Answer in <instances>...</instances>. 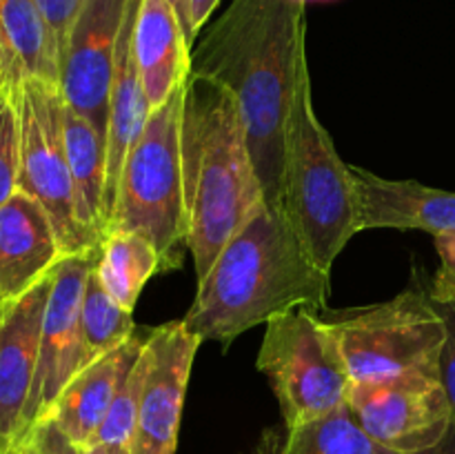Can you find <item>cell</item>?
Instances as JSON below:
<instances>
[{"mask_svg": "<svg viewBox=\"0 0 455 454\" xmlns=\"http://www.w3.org/2000/svg\"><path fill=\"white\" fill-rule=\"evenodd\" d=\"M305 0H231L191 49V71L234 93L265 203L278 205L284 132L307 62Z\"/></svg>", "mask_w": 455, "mask_h": 454, "instance_id": "1", "label": "cell"}, {"mask_svg": "<svg viewBox=\"0 0 455 454\" xmlns=\"http://www.w3.org/2000/svg\"><path fill=\"white\" fill-rule=\"evenodd\" d=\"M329 274L320 270L278 209L262 203L231 236L182 319L203 341L222 345L291 310H324Z\"/></svg>", "mask_w": 455, "mask_h": 454, "instance_id": "2", "label": "cell"}, {"mask_svg": "<svg viewBox=\"0 0 455 454\" xmlns=\"http://www.w3.org/2000/svg\"><path fill=\"white\" fill-rule=\"evenodd\" d=\"M187 249L203 280L231 236L265 203L238 101L213 80L189 74L180 125Z\"/></svg>", "mask_w": 455, "mask_h": 454, "instance_id": "3", "label": "cell"}, {"mask_svg": "<svg viewBox=\"0 0 455 454\" xmlns=\"http://www.w3.org/2000/svg\"><path fill=\"white\" fill-rule=\"evenodd\" d=\"M275 209L311 261L327 274H331L336 258L360 231L354 174L315 114L307 62L300 67L289 109Z\"/></svg>", "mask_w": 455, "mask_h": 454, "instance_id": "4", "label": "cell"}, {"mask_svg": "<svg viewBox=\"0 0 455 454\" xmlns=\"http://www.w3.org/2000/svg\"><path fill=\"white\" fill-rule=\"evenodd\" d=\"M185 85L151 109L127 156L107 225V231H136L149 239L160 256V272L180 267L189 231L180 150Z\"/></svg>", "mask_w": 455, "mask_h": 454, "instance_id": "5", "label": "cell"}, {"mask_svg": "<svg viewBox=\"0 0 455 454\" xmlns=\"http://www.w3.org/2000/svg\"><path fill=\"white\" fill-rule=\"evenodd\" d=\"M351 383L403 377L440 378L447 325L429 292L404 289L395 298L320 316Z\"/></svg>", "mask_w": 455, "mask_h": 454, "instance_id": "6", "label": "cell"}, {"mask_svg": "<svg viewBox=\"0 0 455 454\" xmlns=\"http://www.w3.org/2000/svg\"><path fill=\"white\" fill-rule=\"evenodd\" d=\"M258 369L269 378L284 427L327 417L345 405L351 378L331 334L314 310H291L265 325Z\"/></svg>", "mask_w": 455, "mask_h": 454, "instance_id": "7", "label": "cell"}, {"mask_svg": "<svg viewBox=\"0 0 455 454\" xmlns=\"http://www.w3.org/2000/svg\"><path fill=\"white\" fill-rule=\"evenodd\" d=\"M20 114V172L18 191L43 205L65 256L100 247L78 218L76 187L67 160L65 98L60 85L25 78L16 87Z\"/></svg>", "mask_w": 455, "mask_h": 454, "instance_id": "8", "label": "cell"}, {"mask_svg": "<svg viewBox=\"0 0 455 454\" xmlns=\"http://www.w3.org/2000/svg\"><path fill=\"white\" fill-rule=\"evenodd\" d=\"M345 403L360 427L395 454L431 448L453 423L443 381L434 377L351 383Z\"/></svg>", "mask_w": 455, "mask_h": 454, "instance_id": "9", "label": "cell"}, {"mask_svg": "<svg viewBox=\"0 0 455 454\" xmlns=\"http://www.w3.org/2000/svg\"><path fill=\"white\" fill-rule=\"evenodd\" d=\"M98 252L100 247L65 256L53 270L52 294L40 334L38 368L27 408V434L36 423L49 417L67 383L87 365L80 332V305L89 274L96 267Z\"/></svg>", "mask_w": 455, "mask_h": 454, "instance_id": "10", "label": "cell"}, {"mask_svg": "<svg viewBox=\"0 0 455 454\" xmlns=\"http://www.w3.org/2000/svg\"><path fill=\"white\" fill-rule=\"evenodd\" d=\"M129 4L132 0H84L60 58L62 98L92 123L105 145L116 53Z\"/></svg>", "mask_w": 455, "mask_h": 454, "instance_id": "11", "label": "cell"}, {"mask_svg": "<svg viewBox=\"0 0 455 454\" xmlns=\"http://www.w3.org/2000/svg\"><path fill=\"white\" fill-rule=\"evenodd\" d=\"M200 338L172 320L151 329L132 454H176L182 405Z\"/></svg>", "mask_w": 455, "mask_h": 454, "instance_id": "12", "label": "cell"}, {"mask_svg": "<svg viewBox=\"0 0 455 454\" xmlns=\"http://www.w3.org/2000/svg\"><path fill=\"white\" fill-rule=\"evenodd\" d=\"M53 272L47 279L3 307L0 319V452L27 439V408L38 368L43 319L52 294Z\"/></svg>", "mask_w": 455, "mask_h": 454, "instance_id": "13", "label": "cell"}, {"mask_svg": "<svg viewBox=\"0 0 455 454\" xmlns=\"http://www.w3.org/2000/svg\"><path fill=\"white\" fill-rule=\"evenodd\" d=\"M62 258L56 230L38 200L16 191L0 205V307L47 279Z\"/></svg>", "mask_w": 455, "mask_h": 454, "instance_id": "14", "label": "cell"}, {"mask_svg": "<svg viewBox=\"0 0 455 454\" xmlns=\"http://www.w3.org/2000/svg\"><path fill=\"white\" fill-rule=\"evenodd\" d=\"M358 199V230L455 234V191L434 190L418 181H389L351 167Z\"/></svg>", "mask_w": 455, "mask_h": 454, "instance_id": "15", "label": "cell"}, {"mask_svg": "<svg viewBox=\"0 0 455 454\" xmlns=\"http://www.w3.org/2000/svg\"><path fill=\"white\" fill-rule=\"evenodd\" d=\"M149 336L133 334L127 343L80 369L65 385L47 418H53L80 450L87 448L105 421L120 383L140 359Z\"/></svg>", "mask_w": 455, "mask_h": 454, "instance_id": "16", "label": "cell"}, {"mask_svg": "<svg viewBox=\"0 0 455 454\" xmlns=\"http://www.w3.org/2000/svg\"><path fill=\"white\" fill-rule=\"evenodd\" d=\"M142 0H132L120 34L118 53H116L114 80H111L109 96V120H107V167H105V221L109 225L114 216L116 200H118L120 178H123L124 163L132 151L133 142L145 129L147 118L151 114V105L142 89L140 74H138L136 58H133L132 34L136 22L138 7ZM107 234V231H105Z\"/></svg>", "mask_w": 455, "mask_h": 454, "instance_id": "17", "label": "cell"}, {"mask_svg": "<svg viewBox=\"0 0 455 454\" xmlns=\"http://www.w3.org/2000/svg\"><path fill=\"white\" fill-rule=\"evenodd\" d=\"M132 47L145 96L156 109L187 83L191 71V47L169 0H142Z\"/></svg>", "mask_w": 455, "mask_h": 454, "instance_id": "18", "label": "cell"}, {"mask_svg": "<svg viewBox=\"0 0 455 454\" xmlns=\"http://www.w3.org/2000/svg\"><path fill=\"white\" fill-rule=\"evenodd\" d=\"M65 127L67 160H69L71 178L76 187V203H78V218L84 230L96 240L105 239V167H107V145L100 134L92 127L89 120L76 114L65 102L62 114Z\"/></svg>", "mask_w": 455, "mask_h": 454, "instance_id": "19", "label": "cell"}, {"mask_svg": "<svg viewBox=\"0 0 455 454\" xmlns=\"http://www.w3.org/2000/svg\"><path fill=\"white\" fill-rule=\"evenodd\" d=\"M156 272H160V256L149 239L136 231H107L98 252L96 276L116 303L133 312L142 288Z\"/></svg>", "mask_w": 455, "mask_h": 454, "instance_id": "20", "label": "cell"}, {"mask_svg": "<svg viewBox=\"0 0 455 454\" xmlns=\"http://www.w3.org/2000/svg\"><path fill=\"white\" fill-rule=\"evenodd\" d=\"M0 25L22 80L60 85V53L36 0H0Z\"/></svg>", "mask_w": 455, "mask_h": 454, "instance_id": "21", "label": "cell"}, {"mask_svg": "<svg viewBox=\"0 0 455 454\" xmlns=\"http://www.w3.org/2000/svg\"><path fill=\"white\" fill-rule=\"evenodd\" d=\"M284 436L258 454H395L382 448L360 427L351 409H338L298 427H284Z\"/></svg>", "mask_w": 455, "mask_h": 454, "instance_id": "22", "label": "cell"}, {"mask_svg": "<svg viewBox=\"0 0 455 454\" xmlns=\"http://www.w3.org/2000/svg\"><path fill=\"white\" fill-rule=\"evenodd\" d=\"M80 332H83L87 365L127 343L136 334L132 312L116 303L111 294L102 288L100 279L96 276V267L84 285L83 305H80Z\"/></svg>", "mask_w": 455, "mask_h": 454, "instance_id": "23", "label": "cell"}, {"mask_svg": "<svg viewBox=\"0 0 455 454\" xmlns=\"http://www.w3.org/2000/svg\"><path fill=\"white\" fill-rule=\"evenodd\" d=\"M142 381H145V354H140L136 365L129 369L124 381L120 383L118 392H116L114 401H111L109 412H107L105 421L98 427L96 436H93V441L89 445L114 443L132 448L133 432H136L138 421V405H140Z\"/></svg>", "mask_w": 455, "mask_h": 454, "instance_id": "24", "label": "cell"}, {"mask_svg": "<svg viewBox=\"0 0 455 454\" xmlns=\"http://www.w3.org/2000/svg\"><path fill=\"white\" fill-rule=\"evenodd\" d=\"M20 172V114L16 87L0 92V205L18 191Z\"/></svg>", "mask_w": 455, "mask_h": 454, "instance_id": "25", "label": "cell"}, {"mask_svg": "<svg viewBox=\"0 0 455 454\" xmlns=\"http://www.w3.org/2000/svg\"><path fill=\"white\" fill-rule=\"evenodd\" d=\"M22 454H80L78 445L58 427L53 418H43L31 427L27 439L22 441Z\"/></svg>", "mask_w": 455, "mask_h": 454, "instance_id": "26", "label": "cell"}, {"mask_svg": "<svg viewBox=\"0 0 455 454\" xmlns=\"http://www.w3.org/2000/svg\"><path fill=\"white\" fill-rule=\"evenodd\" d=\"M435 252H438L440 267L431 283L429 296L435 303L455 305V234L435 236Z\"/></svg>", "mask_w": 455, "mask_h": 454, "instance_id": "27", "label": "cell"}, {"mask_svg": "<svg viewBox=\"0 0 455 454\" xmlns=\"http://www.w3.org/2000/svg\"><path fill=\"white\" fill-rule=\"evenodd\" d=\"M84 0H36L40 13H43L44 22H47L49 31H52L53 40H56L58 53L65 52L67 38H69L71 25H74L76 16L80 13Z\"/></svg>", "mask_w": 455, "mask_h": 454, "instance_id": "28", "label": "cell"}, {"mask_svg": "<svg viewBox=\"0 0 455 454\" xmlns=\"http://www.w3.org/2000/svg\"><path fill=\"white\" fill-rule=\"evenodd\" d=\"M435 307H438L444 325H447V341H444L443 361H440V381L447 392L451 421L455 423V305L453 303H435Z\"/></svg>", "mask_w": 455, "mask_h": 454, "instance_id": "29", "label": "cell"}, {"mask_svg": "<svg viewBox=\"0 0 455 454\" xmlns=\"http://www.w3.org/2000/svg\"><path fill=\"white\" fill-rule=\"evenodd\" d=\"M218 4H220V0H182L180 3V25L191 49H194L200 29L207 25L209 16Z\"/></svg>", "mask_w": 455, "mask_h": 454, "instance_id": "30", "label": "cell"}, {"mask_svg": "<svg viewBox=\"0 0 455 454\" xmlns=\"http://www.w3.org/2000/svg\"><path fill=\"white\" fill-rule=\"evenodd\" d=\"M20 80H22L20 69H18V62L16 58H13L12 49H9L7 38H4L3 25H0V92L18 87Z\"/></svg>", "mask_w": 455, "mask_h": 454, "instance_id": "31", "label": "cell"}, {"mask_svg": "<svg viewBox=\"0 0 455 454\" xmlns=\"http://www.w3.org/2000/svg\"><path fill=\"white\" fill-rule=\"evenodd\" d=\"M413 454H455V423H451V427L447 430V434H444L438 443L431 445V448L420 450V452H413Z\"/></svg>", "mask_w": 455, "mask_h": 454, "instance_id": "32", "label": "cell"}, {"mask_svg": "<svg viewBox=\"0 0 455 454\" xmlns=\"http://www.w3.org/2000/svg\"><path fill=\"white\" fill-rule=\"evenodd\" d=\"M80 454H132V448H127V445H114V443H96L80 450Z\"/></svg>", "mask_w": 455, "mask_h": 454, "instance_id": "33", "label": "cell"}, {"mask_svg": "<svg viewBox=\"0 0 455 454\" xmlns=\"http://www.w3.org/2000/svg\"><path fill=\"white\" fill-rule=\"evenodd\" d=\"M180 3H182V0H169V4H172V7L176 9L178 18H180Z\"/></svg>", "mask_w": 455, "mask_h": 454, "instance_id": "34", "label": "cell"}, {"mask_svg": "<svg viewBox=\"0 0 455 454\" xmlns=\"http://www.w3.org/2000/svg\"><path fill=\"white\" fill-rule=\"evenodd\" d=\"M4 454H22V445H18V448H12L9 452H4Z\"/></svg>", "mask_w": 455, "mask_h": 454, "instance_id": "35", "label": "cell"}, {"mask_svg": "<svg viewBox=\"0 0 455 454\" xmlns=\"http://www.w3.org/2000/svg\"><path fill=\"white\" fill-rule=\"evenodd\" d=\"M0 319H3V307H0ZM0 454H3V452H0Z\"/></svg>", "mask_w": 455, "mask_h": 454, "instance_id": "36", "label": "cell"}]
</instances>
